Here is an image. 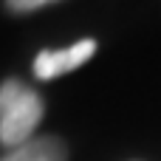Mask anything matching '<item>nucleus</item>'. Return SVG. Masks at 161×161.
Here are the masks:
<instances>
[{
    "label": "nucleus",
    "instance_id": "3",
    "mask_svg": "<svg viewBox=\"0 0 161 161\" xmlns=\"http://www.w3.org/2000/svg\"><path fill=\"white\" fill-rule=\"evenodd\" d=\"M0 161H65V144L54 136L28 139V142L11 147Z\"/></svg>",
    "mask_w": 161,
    "mask_h": 161
},
{
    "label": "nucleus",
    "instance_id": "1",
    "mask_svg": "<svg viewBox=\"0 0 161 161\" xmlns=\"http://www.w3.org/2000/svg\"><path fill=\"white\" fill-rule=\"evenodd\" d=\"M42 99L17 79H6L0 85V142L23 144L31 139L34 127L42 119Z\"/></svg>",
    "mask_w": 161,
    "mask_h": 161
},
{
    "label": "nucleus",
    "instance_id": "4",
    "mask_svg": "<svg viewBox=\"0 0 161 161\" xmlns=\"http://www.w3.org/2000/svg\"><path fill=\"white\" fill-rule=\"evenodd\" d=\"M6 3H8L11 11H34V8H42L54 0H6Z\"/></svg>",
    "mask_w": 161,
    "mask_h": 161
},
{
    "label": "nucleus",
    "instance_id": "2",
    "mask_svg": "<svg viewBox=\"0 0 161 161\" xmlns=\"http://www.w3.org/2000/svg\"><path fill=\"white\" fill-rule=\"evenodd\" d=\"M93 51H96L93 40H79L71 48H59V51H40L34 59V74L40 79H57V76L85 65L93 57Z\"/></svg>",
    "mask_w": 161,
    "mask_h": 161
}]
</instances>
